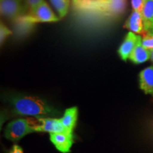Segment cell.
Masks as SVG:
<instances>
[{
	"mask_svg": "<svg viewBox=\"0 0 153 153\" xmlns=\"http://www.w3.org/2000/svg\"><path fill=\"white\" fill-rule=\"evenodd\" d=\"M7 103L11 108V114L14 116L41 118L54 117L61 114L60 111L36 96L13 94L7 97Z\"/></svg>",
	"mask_w": 153,
	"mask_h": 153,
	"instance_id": "1",
	"label": "cell"
},
{
	"mask_svg": "<svg viewBox=\"0 0 153 153\" xmlns=\"http://www.w3.org/2000/svg\"><path fill=\"white\" fill-rule=\"evenodd\" d=\"M150 60L153 62V49L150 50Z\"/></svg>",
	"mask_w": 153,
	"mask_h": 153,
	"instance_id": "20",
	"label": "cell"
},
{
	"mask_svg": "<svg viewBox=\"0 0 153 153\" xmlns=\"http://www.w3.org/2000/svg\"><path fill=\"white\" fill-rule=\"evenodd\" d=\"M49 1L55 9L59 18L61 19L66 16L70 9L71 0H49Z\"/></svg>",
	"mask_w": 153,
	"mask_h": 153,
	"instance_id": "14",
	"label": "cell"
},
{
	"mask_svg": "<svg viewBox=\"0 0 153 153\" xmlns=\"http://www.w3.org/2000/svg\"><path fill=\"white\" fill-rule=\"evenodd\" d=\"M29 10L26 0H0L1 16L8 20L18 21Z\"/></svg>",
	"mask_w": 153,
	"mask_h": 153,
	"instance_id": "5",
	"label": "cell"
},
{
	"mask_svg": "<svg viewBox=\"0 0 153 153\" xmlns=\"http://www.w3.org/2000/svg\"><path fill=\"white\" fill-rule=\"evenodd\" d=\"M139 84L143 92L153 96V65L148 67L140 72Z\"/></svg>",
	"mask_w": 153,
	"mask_h": 153,
	"instance_id": "10",
	"label": "cell"
},
{
	"mask_svg": "<svg viewBox=\"0 0 153 153\" xmlns=\"http://www.w3.org/2000/svg\"><path fill=\"white\" fill-rule=\"evenodd\" d=\"M111 1H127V0H110Z\"/></svg>",
	"mask_w": 153,
	"mask_h": 153,
	"instance_id": "21",
	"label": "cell"
},
{
	"mask_svg": "<svg viewBox=\"0 0 153 153\" xmlns=\"http://www.w3.org/2000/svg\"><path fill=\"white\" fill-rule=\"evenodd\" d=\"M9 153H24V151L19 145H14L9 151Z\"/></svg>",
	"mask_w": 153,
	"mask_h": 153,
	"instance_id": "19",
	"label": "cell"
},
{
	"mask_svg": "<svg viewBox=\"0 0 153 153\" xmlns=\"http://www.w3.org/2000/svg\"><path fill=\"white\" fill-rule=\"evenodd\" d=\"M12 34V31L3 22L0 24V44L3 45L7 38Z\"/></svg>",
	"mask_w": 153,
	"mask_h": 153,
	"instance_id": "15",
	"label": "cell"
},
{
	"mask_svg": "<svg viewBox=\"0 0 153 153\" xmlns=\"http://www.w3.org/2000/svg\"><path fill=\"white\" fill-rule=\"evenodd\" d=\"M141 14L145 32L147 33L153 24V0H144Z\"/></svg>",
	"mask_w": 153,
	"mask_h": 153,
	"instance_id": "13",
	"label": "cell"
},
{
	"mask_svg": "<svg viewBox=\"0 0 153 153\" xmlns=\"http://www.w3.org/2000/svg\"><path fill=\"white\" fill-rule=\"evenodd\" d=\"M142 38L137 43L136 46L131 53L129 60L134 64L139 65L150 60V51L142 45Z\"/></svg>",
	"mask_w": 153,
	"mask_h": 153,
	"instance_id": "12",
	"label": "cell"
},
{
	"mask_svg": "<svg viewBox=\"0 0 153 153\" xmlns=\"http://www.w3.org/2000/svg\"><path fill=\"white\" fill-rule=\"evenodd\" d=\"M142 45L148 50L153 49V35L149 33H145L142 37Z\"/></svg>",
	"mask_w": 153,
	"mask_h": 153,
	"instance_id": "16",
	"label": "cell"
},
{
	"mask_svg": "<svg viewBox=\"0 0 153 153\" xmlns=\"http://www.w3.org/2000/svg\"><path fill=\"white\" fill-rule=\"evenodd\" d=\"M144 0H131V6L133 11H139L141 13Z\"/></svg>",
	"mask_w": 153,
	"mask_h": 153,
	"instance_id": "17",
	"label": "cell"
},
{
	"mask_svg": "<svg viewBox=\"0 0 153 153\" xmlns=\"http://www.w3.org/2000/svg\"><path fill=\"white\" fill-rule=\"evenodd\" d=\"M60 19L53 12L51 7L45 0H43L24 16L19 19L25 24H34L38 23H53L60 21Z\"/></svg>",
	"mask_w": 153,
	"mask_h": 153,
	"instance_id": "4",
	"label": "cell"
},
{
	"mask_svg": "<svg viewBox=\"0 0 153 153\" xmlns=\"http://www.w3.org/2000/svg\"><path fill=\"white\" fill-rule=\"evenodd\" d=\"M147 33H150V34H152V35H153V31H148V32H147Z\"/></svg>",
	"mask_w": 153,
	"mask_h": 153,
	"instance_id": "23",
	"label": "cell"
},
{
	"mask_svg": "<svg viewBox=\"0 0 153 153\" xmlns=\"http://www.w3.org/2000/svg\"><path fill=\"white\" fill-rule=\"evenodd\" d=\"M123 27L138 35L144 33V25L141 13L139 11H132L131 15L126 19Z\"/></svg>",
	"mask_w": 153,
	"mask_h": 153,
	"instance_id": "9",
	"label": "cell"
},
{
	"mask_svg": "<svg viewBox=\"0 0 153 153\" xmlns=\"http://www.w3.org/2000/svg\"><path fill=\"white\" fill-rule=\"evenodd\" d=\"M50 140L57 150L62 153H69L74 142V135L73 133L69 132L50 133Z\"/></svg>",
	"mask_w": 153,
	"mask_h": 153,
	"instance_id": "6",
	"label": "cell"
},
{
	"mask_svg": "<svg viewBox=\"0 0 153 153\" xmlns=\"http://www.w3.org/2000/svg\"><path fill=\"white\" fill-rule=\"evenodd\" d=\"M141 38L142 37L140 36L131 31H129L126 34L123 41L120 44L118 50V54L122 60L126 62L128 59H129L131 53Z\"/></svg>",
	"mask_w": 153,
	"mask_h": 153,
	"instance_id": "7",
	"label": "cell"
},
{
	"mask_svg": "<svg viewBox=\"0 0 153 153\" xmlns=\"http://www.w3.org/2000/svg\"><path fill=\"white\" fill-rule=\"evenodd\" d=\"M74 9L84 14L116 16L125 11L127 1H111L110 0H72Z\"/></svg>",
	"mask_w": 153,
	"mask_h": 153,
	"instance_id": "2",
	"label": "cell"
},
{
	"mask_svg": "<svg viewBox=\"0 0 153 153\" xmlns=\"http://www.w3.org/2000/svg\"><path fill=\"white\" fill-rule=\"evenodd\" d=\"M40 121L30 118H18L9 122L4 131L7 139L13 142H18L28 134L38 132Z\"/></svg>",
	"mask_w": 153,
	"mask_h": 153,
	"instance_id": "3",
	"label": "cell"
},
{
	"mask_svg": "<svg viewBox=\"0 0 153 153\" xmlns=\"http://www.w3.org/2000/svg\"><path fill=\"white\" fill-rule=\"evenodd\" d=\"M78 117V108L74 106L69 108L65 110L63 116L60 118L63 127L67 132L73 133V131L76 126Z\"/></svg>",
	"mask_w": 153,
	"mask_h": 153,
	"instance_id": "11",
	"label": "cell"
},
{
	"mask_svg": "<svg viewBox=\"0 0 153 153\" xmlns=\"http://www.w3.org/2000/svg\"><path fill=\"white\" fill-rule=\"evenodd\" d=\"M37 118L40 121L38 132H46L49 133L67 132L63 127L60 119L52 117H41Z\"/></svg>",
	"mask_w": 153,
	"mask_h": 153,
	"instance_id": "8",
	"label": "cell"
},
{
	"mask_svg": "<svg viewBox=\"0 0 153 153\" xmlns=\"http://www.w3.org/2000/svg\"><path fill=\"white\" fill-rule=\"evenodd\" d=\"M149 31H153V24H152V26H151L150 29V30H149Z\"/></svg>",
	"mask_w": 153,
	"mask_h": 153,
	"instance_id": "22",
	"label": "cell"
},
{
	"mask_svg": "<svg viewBox=\"0 0 153 153\" xmlns=\"http://www.w3.org/2000/svg\"><path fill=\"white\" fill-rule=\"evenodd\" d=\"M26 1H27L30 10H31V9L35 8L36 6L40 2H41L43 0H26Z\"/></svg>",
	"mask_w": 153,
	"mask_h": 153,
	"instance_id": "18",
	"label": "cell"
}]
</instances>
